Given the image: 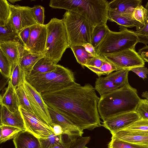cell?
Returning a JSON list of instances; mask_svg holds the SVG:
<instances>
[{
	"mask_svg": "<svg viewBox=\"0 0 148 148\" xmlns=\"http://www.w3.org/2000/svg\"><path fill=\"white\" fill-rule=\"evenodd\" d=\"M47 106L66 117L81 130L101 126L97 105L99 99L90 84L75 82L64 88L41 94Z\"/></svg>",
	"mask_w": 148,
	"mask_h": 148,
	"instance_id": "obj_1",
	"label": "cell"
},
{
	"mask_svg": "<svg viewBox=\"0 0 148 148\" xmlns=\"http://www.w3.org/2000/svg\"><path fill=\"white\" fill-rule=\"evenodd\" d=\"M140 99L137 90L129 83L101 95L97 105L100 117L104 121L121 114L135 111Z\"/></svg>",
	"mask_w": 148,
	"mask_h": 148,
	"instance_id": "obj_2",
	"label": "cell"
},
{
	"mask_svg": "<svg viewBox=\"0 0 148 148\" xmlns=\"http://www.w3.org/2000/svg\"><path fill=\"white\" fill-rule=\"evenodd\" d=\"M109 2L106 0H51L49 5L62 9L84 17L93 27L106 24L108 20Z\"/></svg>",
	"mask_w": 148,
	"mask_h": 148,
	"instance_id": "obj_3",
	"label": "cell"
},
{
	"mask_svg": "<svg viewBox=\"0 0 148 148\" xmlns=\"http://www.w3.org/2000/svg\"><path fill=\"white\" fill-rule=\"evenodd\" d=\"M75 80L72 71L58 64L52 71L26 76V81L40 94L64 88L75 82Z\"/></svg>",
	"mask_w": 148,
	"mask_h": 148,
	"instance_id": "obj_4",
	"label": "cell"
},
{
	"mask_svg": "<svg viewBox=\"0 0 148 148\" xmlns=\"http://www.w3.org/2000/svg\"><path fill=\"white\" fill-rule=\"evenodd\" d=\"M45 25L47 39L44 56L57 64L69 48L64 25L62 19L54 18Z\"/></svg>",
	"mask_w": 148,
	"mask_h": 148,
	"instance_id": "obj_5",
	"label": "cell"
},
{
	"mask_svg": "<svg viewBox=\"0 0 148 148\" xmlns=\"http://www.w3.org/2000/svg\"><path fill=\"white\" fill-rule=\"evenodd\" d=\"M62 20L66 29L69 48L91 43L94 27L86 19L76 13L66 11Z\"/></svg>",
	"mask_w": 148,
	"mask_h": 148,
	"instance_id": "obj_6",
	"label": "cell"
},
{
	"mask_svg": "<svg viewBox=\"0 0 148 148\" xmlns=\"http://www.w3.org/2000/svg\"><path fill=\"white\" fill-rule=\"evenodd\" d=\"M120 31L111 30L95 49L97 55L103 56L129 48H135L139 42L138 35L133 30L120 26Z\"/></svg>",
	"mask_w": 148,
	"mask_h": 148,
	"instance_id": "obj_7",
	"label": "cell"
},
{
	"mask_svg": "<svg viewBox=\"0 0 148 148\" xmlns=\"http://www.w3.org/2000/svg\"><path fill=\"white\" fill-rule=\"evenodd\" d=\"M107 60L121 69L144 66L145 61L135 48H129L103 56Z\"/></svg>",
	"mask_w": 148,
	"mask_h": 148,
	"instance_id": "obj_8",
	"label": "cell"
},
{
	"mask_svg": "<svg viewBox=\"0 0 148 148\" xmlns=\"http://www.w3.org/2000/svg\"><path fill=\"white\" fill-rule=\"evenodd\" d=\"M24 86L25 93L34 114L51 127L52 123L48 107L44 101L41 94L26 80L24 82Z\"/></svg>",
	"mask_w": 148,
	"mask_h": 148,
	"instance_id": "obj_9",
	"label": "cell"
},
{
	"mask_svg": "<svg viewBox=\"0 0 148 148\" xmlns=\"http://www.w3.org/2000/svg\"><path fill=\"white\" fill-rule=\"evenodd\" d=\"M19 110L23 118L26 131L38 138H47L54 134L52 128L35 114L20 106Z\"/></svg>",
	"mask_w": 148,
	"mask_h": 148,
	"instance_id": "obj_10",
	"label": "cell"
},
{
	"mask_svg": "<svg viewBox=\"0 0 148 148\" xmlns=\"http://www.w3.org/2000/svg\"><path fill=\"white\" fill-rule=\"evenodd\" d=\"M11 12L8 22L18 33L22 29L36 24L33 13L32 8L10 4Z\"/></svg>",
	"mask_w": 148,
	"mask_h": 148,
	"instance_id": "obj_11",
	"label": "cell"
},
{
	"mask_svg": "<svg viewBox=\"0 0 148 148\" xmlns=\"http://www.w3.org/2000/svg\"><path fill=\"white\" fill-rule=\"evenodd\" d=\"M47 39L45 25L36 24L30 26L28 43L25 49L34 54L45 55Z\"/></svg>",
	"mask_w": 148,
	"mask_h": 148,
	"instance_id": "obj_12",
	"label": "cell"
},
{
	"mask_svg": "<svg viewBox=\"0 0 148 148\" xmlns=\"http://www.w3.org/2000/svg\"><path fill=\"white\" fill-rule=\"evenodd\" d=\"M140 118L139 114L135 111L125 112L103 121L101 126L108 130L112 134L119 131Z\"/></svg>",
	"mask_w": 148,
	"mask_h": 148,
	"instance_id": "obj_13",
	"label": "cell"
},
{
	"mask_svg": "<svg viewBox=\"0 0 148 148\" xmlns=\"http://www.w3.org/2000/svg\"><path fill=\"white\" fill-rule=\"evenodd\" d=\"M111 134V138L141 148H148V132L119 131Z\"/></svg>",
	"mask_w": 148,
	"mask_h": 148,
	"instance_id": "obj_14",
	"label": "cell"
},
{
	"mask_svg": "<svg viewBox=\"0 0 148 148\" xmlns=\"http://www.w3.org/2000/svg\"><path fill=\"white\" fill-rule=\"evenodd\" d=\"M48 108L52 125H60L63 130V134L77 137L82 136L83 130L64 116L49 107Z\"/></svg>",
	"mask_w": 148,
	"mask_h": 148,
	"instance_id": "obj_15",
	"label": "cell"
},
{
	"mask_svg": "<svg viewBox=\"0 0 148 148\" xmlns=\"http://www.w3.org/2000/svg\"><path fill=\"white\" fill-rule=\"evenodd\" d=\"M0 126L7 125L14 127L26 131L24 120L20 110L13 112L4 106L0 105Z\"/></svg>",
	"mask_w": 148,
	"mask_h": 148,
	"instance_id": "obj_16",
	"label": "cell"
},
{
	"mask_svg": "<svg viewBox=\"0 0 148 148\" xmlns=\"http://www.w3.org/2000/svg\"><path fill=\"white\" fill-rule=\"evenodd\" d=\"M21 45L19 41L0 42V50L8 59L12 68L19 62Z\"/></svg>",
	"mask_w": 148,
	"mask_h": 148,
	"instance_id": "obj_17",
	"label": "cell"
},
{
	"mask_svg": "<svg viewBox=\"0 0 148 148\" xmlns=\"http://www.w3.org/2000/svg\"><path fill=\"white\" fill-rule=\"evenodd\" d=\"M20 51L19 64L26 76L29 75L30 74L35 64L44 55L32 53L25 49L22 44Z\"/></svg>",
	"mask_w": 148,
	"mask_h": 148,
	"instance_id": "obj_18",
	"label": "cell"
},
{
	"mask_svg": "<svg viewBox=\"0 0 148 148\" xmlns=\"http://www.w3.org/2000/svg\"><path fill=\"white\" fill-rule=\"evenodd\" d=\"M13 141L15 148H41L39 138L26 131L19 132Z\"/></svg>",
	"mask_w": 148,
	"mask_h": 148,
	"instance_id": "obj_19",
	"label": "cell"
},
{
	"mask_svg": "<svg viewBox=\"0 0 148 148\" xmlns=\"http://www.w3.org/2000/svg\"><path fill=\"white\" fill-rule=\"evenodd\" d=\"M0 105L4 106L9 110L14 112L19 110V105L16 89L10 80L4 93L0 96Z\"/></svg>",
	"mask_w": 148,
	"mask_h": 148,
	"instance_id": "obj_20",
	"label": "cell"
},
{
	"mask_svg": "<svg viewBox=\"0 0 148 148\" xmlns=\"http://www.w3.org/2000/svg\"><path fill=\"white\" fill-rule=\"evenodd\" d=\"M141 0H113L109 3V10L121 13L132 14L134 9L141 5Z\"/></svg>",
	"mask_w": 148,
	"mask_h": 148,
	"instance_id": "obj_21",
	"label": "cell"
},
{
	"mask_svg": "<svg viewBox=\"0 0 148 148\" xmlns=\"http://www.w3.org/2000/svg\"><path fill=\"white\" fill-rule=\"evenodd\" d=\"M132 14L119 13L109 10L108 20L115 22L119 26L126 27H136L138 23L133 18Z\"/></svg>",
	"mask_w": 148,
	"mask_h": 148,
	"instance_id": "obj_22",
	"label": "cell"
},
{
	"mask_svg": "<svg viewBox=\"0 0 148 148\" xmlns=\"http://www.w3.org/2000/svg\"><path fill=\"white\" fill-rule=\"evenodd\" d=\"M57 64L44 56L36 63L29 75L44 73L52 71L55 69Z\"/></svg>",
	"mask_w": 148,
	"mask_h": 148,
	"instance_id": "obj_23",
	"label": "cell"
},
{
	"mask_svg": "<svg viewBox=\"0 0 148 148\" xmlns=\"http://www.w3.org/2000/svg\"><path fill=\"white\" fill-rule=\"evenodd\" d=\"M110 31L108 25L105 23L97 25L94 27L91 44L95 50Z\"/></svg>",
	"mask_w": 148,
	"mask_h": 148,
	"instance_id": "obj_24",
	"label": "cell"
},
{
	"mask_svg": "<svg viewBox=\"0 0 148 148\" xmlns=\"http://www.w3.org/2000/svg\"><path fill=\"white\" fill-rule=\"evenodd\" d=\"M94 88L100 96L119 88L106 77L101 76L96 78Z\"/></svg>",
	"mask_w": 148,
	"mask_h": 148,
	"instance_id": "obj_25",
	"label": "cell"
},
{
	"mask_svg": "<svg viewBox=\"0 0 148 148\" xmlns=\"http://www.w3.org/2000/svg\"><path fill=\"white\" fill-rule=\"evenodd\" d=\"M129 71V69H122L112 72L105 77L120 88L129 83L128 75Z\"/></svg>",
	"mask_w": 148,
	"mask_h": 148,
	"instance_id": "obj_26",
	"label": "cell"
},
{
	"mask_svg": "<svg viewBox=\"0 0 148 148\" xmlns=\"http://www.w3.org/2000/svg\"><path fill=\"white\" fill-rule=\"evenodd\" d=\"M20 41L18 32L8 22L4 26H0V42Z\"/></svg>",
	"mask_w": 148,
	"mask_h": 148,
	"instance_id": "obj_27",
	"label": "cell"
},
{
	"mask_svg": "<svg viewBox=\"0 0 148 148\" xmlns=\"http://www.w3.org/2000/svg\"><path fill=\"white\" fill-rule=\"evenodd\" d=\"M26 75L18 63L12 68V72L10 80L13 86L16 89L20 85L24 84L26 80Z\"/></svg>",
	"mask_w": 148,
	"mask_h": 148,
	"instance_id": "obj_28",
	"label": "cell"
},
{
	"mask_svg": "<svg viewBox=\"0 0 148 148\" xmlns=\"http://www.w3.org/2000/svg\"><path fill=\"white\" fill-rule=\"evenodd\" d=\"M73 52L77 62L83 68L87 60L93 57L88 53L82 45L76 46L70 48Z\"/></svg>",
	"mask_w": 148,
	"mask_h": 148,
	"instance_id": "obj_29",
	"label": "cell"
},
{
	"mask_svg": "<svg viewBox=\"0 0 148 148\" xmlns=\"http://www.w3.org/2000/svg\"><path fill=\"white\" fill-rule=\"evenodd\" d=\"M0 143L13 139L20 132V129L14 127L2 125L0 126Z\"/></svg>",
	"mask_w": 148,
	"mask_h": 148,
	"instance_id": "obj_30",
	"label": "cell"
},
{
	"mask_svg": "<svg viewBox=\"0 0 148 148\" xmlns=\"http://www.w3.org/2000/svg\"><path fill=\"white\" fill-rule=\"evenodd\" d=\"M87 67L95 73L99 77L103 75H108L114 71H116L122 69L107 60L103 62L101 66L99 68L90 66Z\"/></svg>",
	"mask_w": 148,
	"mask_h": 148,
	"instance_id": "obj_31",
	"label": "cell"
},
{
	"mask_svg": "<svg viewBox=\"0 0 148 148\" xmlns=\"http://www.w3.org/2000/svg\"><path fill=\"white\" fill-rule=\"evenodd\" d=\"M10 4L6 0H0V26L5 25L11 16Z\"/></svg>",
	"mask_w": 148,
	"mask_h": 148,
	"instance_id": "obj_32",
	"label": "cell"
},
{
	"mask_svg": "<svg viewBox=\"0 0 148 148\" xmlns=\"http://www.w3.org/2000/svg\"><path fill=\"white\" fill-rule=\"evenodd\" d=\"M132 16L133 18L138 23V26L136 27V30L139 29L147 23V10L141 5L134 9Z\"/></svg>",
	"mask_w": 148,
	"mask_h": 148,
	"instance_id": "obj_33",
	"label": "cell"
},
{
	"mask_svg": "<svg viewBox=\"0 0 148 148\" xmlns=\"http://www.w3.org/2000/svg\"><path fill=\"white\" fill-rule=\"evenodd\" d=\"M119 131L148 132V119L140 118Z\"/></svg>",
	"mask_w": 148,
	"mask_h": 148,
	"instance_id": "obj_34",
	"label": "cell"
},
{
	"mask_svg": "<svg viewBox=\"0 0 148 148\" xmlns=\"http://www.w3.org/2000/svg\"><path fill=\"white\" fill-rule=\"evenodd\" d=\"M16 90L19 106L26 110L34 114L25 93L24 84L18 87L16 89Z\"/></svg>",
	"mask_w": 148,
	"mask_h": 148,
	"instance_id": "obj_35",
	"label": "cell"
},
{
	"mask_svg": "<svg viewBox=\"0 0 148 148\" xmlns=\"http://www.w3.org/2000/svg\"><path fill=\"white\" fill-rule=\"evenodd\" d=\"M62 136V134L56 135L53 134L47 138H39L41 148H52L61 142Z\"/></svg>",
	"mask_w": 148,
	"mask_h": 148,
	"instance_id": "obj_36",
	"label": "cell"
},
{
	"mask_svg": "<svg viewBox=\"0 0 148 148\" xmlns=\"http://www.w3.org/2000/svg\"><path fill=\"white\" fill-rule=\"evenodd\" d=\"M0 71L1 75L7 79H10L12 68L7 58L0 50Z\"/></svg>",
	"mask_w": 148,
	"mask_h": 148,
	"instance_id": "obj_37",
	"label": "cell"
},
{
	"mask_svg": "<svg viewBox=\"0 0 148 148\" xmlns=\"http://www.w3.org/2000/svg\"><path fill=\"white\" fill-rule=\"evenodd\" d=\"M32 8L34 17L36 23L41 25H44V8L41 5H36Z\"/></svg>",
	"mask_w": 148,
	"mask_h": 148,
	"instance_id": "obj_38",
	"label": "cell"
},
{
	"mask_svg": "<svg viewBox=\"0 0 148 148\" xmlns=\"http://www.w3.org/2000/svg\"><path fill=\"white\" fill-rule=\"evenodd\" d=\"M135 112L139 114L141 119H148V100L140 99Z\"/></svg>",
	"mask_w": 148,
	"mask_h": 148,
	"instance_id": "obj_39",
	"label": "cell"
},
{
	"mask_svg": "<svg viewBox=\"0 0 148 148\" xmlns=\"http://www.w3.org/2000/svg\"><path fill=\"white\" fill-rule=\"evenodd\" d=\"M90 139V136L77 137L71 142L67 148H85Z\"/></svg>",
	"mask_w": 148,
	"mask_h": 148,
	"instance_id": "obj_40",
	"label": "cell"
},
{
	"mask_svg": "<svg viewBox=\"0 0 148 148\" xmlns=\"http://www.w3.org/2000/svg\"><path fill=\"white\" fill-rule=\"evenodd\" d=\"M106 60L103 56L97 55L88 59L85 66L87 67L90 66L99 68L101 66L103 62Z\"/></svg>",
	"mask_w": 148,
	"mask_h": 148,
	"instance_id": "obj_41",
	"label": "cell"
},
{
	"mask_svg": "<svg viewBox=\"0 0 148 148\" xmlns=\"http://www.w3.org/2000/svg\"><path fill=\"white\" fill-rule=\"evenodd\" d=\"M30 31V26L25 27L18 33V37L21 44L24 48L27 45Z\"/></svg>",
	"mask_w": 148,
	"mask_h": 148,
	"instance_id": "obj_42",
	"label": "cell"
},
{
	"mask_svg": "<svg viewBox=\"0 0 148 148\" xmlns=\"http://www.w3.org/2000/svg\"><path fill=\"white\" fill-rule=\"evenodd\" d=\"M108 148H141L115 139L111 138Z\"/></svg>",
	"mask_w": 148,
	"mask_h": 148,
	"instance_id": "obj_43",
	"label": "cell"
},
{
	"mask_svg": "<svg viewBox=\"0 0 148 148\" xmlns=\"http://www.w3.org/2000/svg\"><path fill=\"white\" fill-rule=\"evenodd\" d=\"M62 140L61 143L52 148H67L71 142L75 138L78 137L66 134H62Z\"/></svg>",
	"mask_w": 148,
	"mask_h": 148,
	"instance_id": "obj_44",
	"label": "cell"
},
{
	"mask_svg": "<svg viewBox=\"0 0 148 148\" xmlns=\"http://www.w3.org/2000/svg\"><path fill=\"white\" fill-rule=\"evenodd\" d=\"M130 71L133 72L143 79H145L147 77L148 69L144 66L134 67L130 69Z\"/></svg>",
	"mask_w": 148,
	"mask_h": 148,
	"instance_id": "obj_45",
	"label": "cell"
},
{
	"mask_svg": "<svg viewBox=\"0 0 148 148\" xmlns=\"http://www.w3.org/2000/svg\"><path fill=\"white\" fill-rule=\"evenodd\" d=\"M138 53L145 62H148V45L145 46L138 50Z\"/></svg>",
	"mask_w": 148,
	"mask_h": 148,
	"instance_id": "obj_46",
	"label": "cell"
},
{
	"mask_svg": "<svg viewBox=\"0 0 148 148\" xmlns=\"http://www.w3.org/2000/svg\"><path fill=\"white\" fill-rule=\"evenodd\" d=\"M134 32L138 35L148 36V20L145 25Z\"/></svg>",
	"mask_w": 148,
	"mask_h": 148,
	"instance_id": "obj_47",
	"label": "cell"
},
{
	"mask_svg": "<svg viewBox=\"0 0 148 148\" xmlns=\"http://www.w3.org/2000/svg\"><path fill=\"white\" fill-rule=\"evenodd\" d=\"M82 46L84 47L86 51L93 57H95L97 55L96 53L95 48L91 44L87 43Z\"/></svg>",
	"mask_w": 148,
	"mask_h": 148,
	"instance_id": "obj_48",
	"label": "cell"
},
{
	"mask_svg": "<svg viewBox=\"0 0 148 148\" xmlns=\"http://www.w3.org/2000/svg\"><path fill=\"white\" fill-rule=\"evenodd\" d=\"M51 127L55 135H60L63 134V130L60 125L57 124H52Z\"/></svg>",
	"mask_w": 148,
	"mask_h": 148,
	"instance_id": "obj_49",
	"label": "cell"
},
{
	"mask_svg": "<svg viewBox=\"0 0 148 148\" xmlns=\"http://www.w3.org/2000/svg\"><path fill=\"white\" fill-rule=\"evenodd\" d=\"M141 96L148 100V91H146L143 92L141 94Z\"/></svg>",
	"mask_w": 148,
	"mask_h": 148,
	"instance_id": "obj_50",
	"label": "cell"
},
{
	"mask_svg": "<svg viewBox=\"0 0 148 148\" xmlns=\"http://www.w3.org/2000/svg\"><path fill=\"white\" fill-rule=\"evenodd\" d=\"M145 8L147 10V20H148V1L145 5Z\"/></svg>",
	"mask_w": 148,
	"mask_h": 148,
	"instance_id": "obj_51",
	"label": "cell"
},
{
	"mask_svg": "<svg viewBox=\"0 0 148 148\" xmlns=\"http://www.w3.org/2000/svg\"><path fill=\"white\" fill-rule=\"evenodd\" d=\"M7 1L8 2L9 1L11 3H12L14 4V3H15L16 2L21 1V0H9Z\"/></svg>",
	"mask_w": 148,
	"mask_h": 148,
	"instance_id": "obj_52",
	"label": "cell"
},
{
	"mask_svg": "<svg viewBox=\"0 0 148 148\" xmlns=\"http://www.w3.org/2000/svg\"><path fill=\"white\" fill-rule=\"evenodd\" d=\"M85 148H88V147H86Z\"/></svg>",
	"mask_w": 148,
	"mask_h": 148,
	"instance_id": "obj_53",
	"label": "cell"
}]
</instances>
